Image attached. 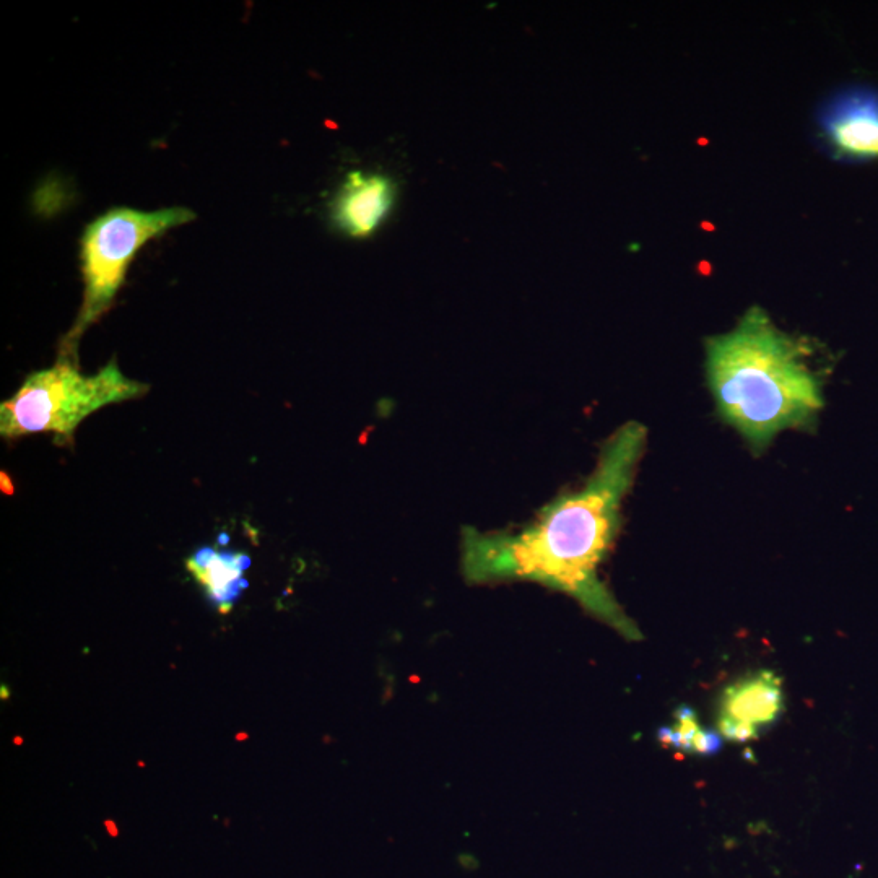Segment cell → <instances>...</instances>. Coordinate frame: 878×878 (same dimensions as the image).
<instances>
[{
	"label": "cell",
	"instance_id": "8fae6325",
	"mask_svg": "<svg viewBox=\"0 0 878 878\" xmlns=\"http://www.w3.org/2000/svg\"><path fill=\"white\" fill-rule=\"evenodd\" d=\"M722 745H724V739H722V735L719 732L701 729L696 734L695 740H693L690 755H703V757L705 755H714V753H718L721 750Z\"/></svg>",
	"mask_w": 878,
	"mask_h": 878
},
{
	"label": "cell",
	"instance_id": "277c9868",
	"mask_svg": "<svg viewBox=\"0 0 878 878\" xmlns=\"http://www.w3.org/2000/svg\"><path fill=\"white\" fill-rule=\"evenodd\" d=\"M196 213L186 207L144 212L118 207L93 220L82 236L83 303L72 331L61 348V357L77 360V345L88 327L111 308L127 269L148 241L166 231L192 222Z\"/></svg>",
	"mask_w": 878,
	"mask_h": 878
},
{
	"label": "cell",
	"instance_id": "7c38bea8",
	"mask_svg": "<svg viewBox=\"0 0 878 878\" xmlns=\"http://www.w3.org/2000/svg\"><path fill=\"white\" fill-rule=\"evenodd\" d=\"M106 825H108L109 833H111V835L118 836V830H116V826H114L113 823L108 822Z\"/></svg>",
	"mask_w": 878,
	"mask_h": 878
},
{
	"label": "cell",
	"instance_id": "7a4b0ae2",
	"mask_svg": "<svg viewBox=\"0 0 878 878\" xmlns=\"http://www.w3.org/2000/svg\"><path fill=\"white\" fill-rule=\"evenodd\" d=\"M809 355V348L758 306L732 331L706 342V378L716 412L753 453L766 451L784 431L817 425L825 397Z\"/></svg>",
	"mask_w": 878,
	"mask_h": 878
},
{
	"label": "cell",
	"instance_id": "8992f818",
	"mask_svg": "<svg viewBox=\"0 0 878 878\" xmlns=\"http://www.w3.org/2000/svg\"><path fill=\"white\" fill-rule=\"evenodd\" d=\"M394 187L386 176L348 173L334 200V222L352 238H366L391 210Z\"/></svg>",
	"mask_w": 878,
	"mask_h": 878
},
{
	"label": "cell",
	"instance_id": "52a82bcc",
	"mask_svg": "<svg viewBox=\"0 0 878 878\" xmlns=\"http://www.w3.org/2000/svg\"><path fill=\"white\" fill-rule=\"evenodd\" d=\"M251 563L248 553L200 547L187 558L186 568L218 612L228 613L249 586L244 573Z\"/></svg>",
	"mask_w": 878,
	"mask_h": 878
},
{
	"label": "cell",
	"instance_id": "5b68a950",
	"mask_svg": "<svg viewBox=\"0 0 878 878\" xmlns=\"http://www.w3.org/2000/svg\"><path fill=\"white\" fill-rule=\"evenodd\" d=\"M822 127L831 147L848 158H878V95L872 90H849L830 101Z\"/></svg>",
	"mask_w": 878,
	"mask_h": 878
},
{
	"label": "cell",
	"instance_id": "9c48e42d",
	"mask_svg": "<svg viewBox=\"0 0 878 878\" xmlns=\"http://www.w3.org/2000/svg\"><path fill=\"white\" fill-rule=\"evenodd\" d=\"M674 726L659 729V742L664 747L674 748L677 752H692L693 740L703 729L698 714L690 706H680L674 714Z\"/></svg>",
	"mask_w": 878,
	"mask_h": 878
},
{
	"label": "cell",
	"instance_id": "6da1fadb",
	"mask_svg": "<svg viewBox=\"0 0 878 878\" xmlns=\"http://www.w3.org/2000/svg\"><path fill=\"white\" fill-rule=\"evenodd\" d=\"M648 443L638 422L620 426L600 449L586 482L561 493L518 532L462 531V573L469 583L529 581L578 600L581 607L628 639L638 626L599 578L612 550Z\"/></svg>",
	"mask_w": 878,
	"mask_h": 878
},
{
	"label": "cell",
	"instance_id": "ba28073f",
	"mask_svg": "<svg viewBox=\"0 0 878 878\" xmlns=\"http://www.w3.org/2000/svg\"><path fill=\"white\" fill-rule=\"evenodd\" d=\"M783 709V680L771 670H760L724 690L719 718L744 722L760 732L776 724Z\"/></svg>",
	"mask_w": 878,
	"mask_h": 878
},
{
	"label": "cell",
	"instance_id": "3957f363",
	"mask_svg": "<svg viewBox=\"0 0 878 878\" xmlns=\"http://www.w3.org/2000/svg\"><path fill=\"white\" fill-rule=\"evenodd\" d=\"M148 384L127 378L111 360L92 376L80 373L77 360L61 357L56 365L35 371L9 400L0 405V435L23 438L54 433L72 443L85 418L106 405L145 396Z\"/></svg>",
	"mask_w": 878,
	"mask_h": 878
},
{
	"label": "cell",
	"instance_id": "30bf717a",
	"mask_svg": "<svg viewBox=\"0 0 878 878\" xmlns=\"http://www.w3.org/2000/svg\"><path fill=\"white\" fill-rule=\"evenodd\" d=\"M718 732L722 735V739L731 740V742H748V740L757 739L758 734H760L753 726L727 718L718 719Z\"/></svg>",
	"mask_w": 878,
	"mask_h": 878
}]
</instances>
